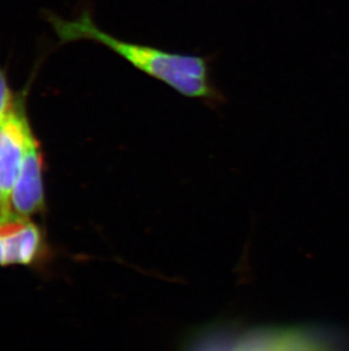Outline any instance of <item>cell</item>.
Returning <instances> with one entry per match:
<instances>
[{
  "label": "cell",
  "mask_w": 349,
  "mask_h": 351,
  "mask_svg": "<svg viewBox=\"0 0 349 351\" xmlns=\"http://www.w3.org/2000/svg\"><path fill=\"white\" fill-rule=\"evenodd\" d=\"M50 23L62 43L92 40L107 47L148 77L164 83L181 96L200 100L211 108L227 103V98L212 77V57L178 53L144 43L118 39L101 30L91 14L84 13L74 21L49 17Z\"/></svg>",
  "instance_id": "obj_1"
},
{
  "label": "cell",
  "mask_w": 349,
  "mask_h": 351,
  "mask_svg": "<svg viewBox=\"0 0 349 351\" xmlns=\"http://www.w3.org/2000/svg\"><path fill=\"white\" fill-rule=\"evenodd\" d=\"M36 140L23 100L17 98L0 119V202L5 209H10V195Z\"/></svg>",
  "instance_id": "obj_2"
},
{
  "label": "cell",
  "mask_w": 349,
  "mask_h": 351,
  "mask_svg": "<svg viewBox=\"0 0 349 351\" xmlns=\"http://www.w3.org/2000/svg\"><path fill=\"white\" fill-rule=\"evenodd\" d=\"M42 252V235L29 216L0 210V265H31Z\"/></svg>",
  "instance_id": "obj_3"
},
{
  "label": "cell",
  "mask_w": 349,
  "mask_h": 351,
  "mask_svg": "<svg viewBox=\"0 0 349 351\" xmlns=\"http://www.w3.org/2000/svg\"><path fill=\"white\" fill-rule=\"evenodd\" d=\"M10 205L15 212L24 216L39 213L44 207L43 157L36 140L24 158L20 176L10 195Z\"/></svg>",
  "instance_id": "obj_4"
},
{
  "label": "cell",
  "mask_w": 349,
  "mask_h": 351,
  "mask_svg": "<svg viewBox=\"0 0 349 351\" xmlns=\"http://www.w3.org/2000/svg\"><path fill=\"white\" fill-rule=\"evenodd\" d=\"M15 101L13 93L10 90L8 80H7L5 71L0 67V119L8 112Z\"/></svg>",
  "instance_id": "obj_5"
},
{
  "label": "cell",
  "mask_w": 349,
  "mask_h": 351,
  "mask_svg": "<svg viewBox=\"0 0 349 351\" xmlns=\"http://www.w3.org/2000/svg\"><path fill=\"white\" fill-rule=\"evenodd\" d=\"M3 209L5 208H3V206H1V202H0V210H3Z\"/></svg>",
  "instance_id": "obj_6"
}]
</instances>
